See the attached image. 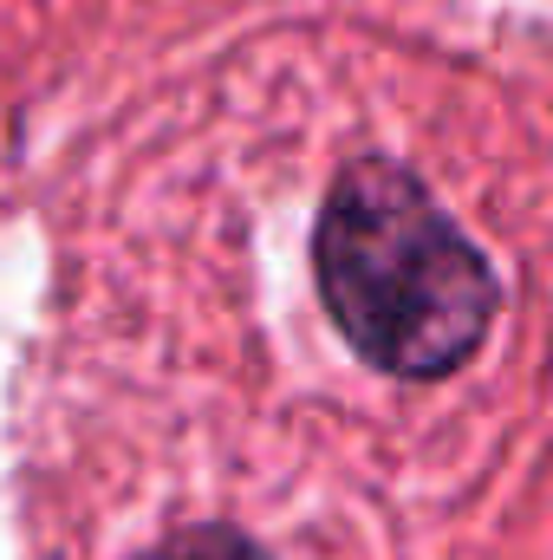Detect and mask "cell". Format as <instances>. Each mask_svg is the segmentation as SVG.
<instances>
[{
    "mask_svg": "<svg viewBox=\"0 0 553 560\" xmlns=\"http://www.w3.org/2000/svg\"><path fill=\"white\" fill-rule=\"evenodd\" d=\"M313 275L352 352L398 378L456 372L502 306V280L482 248L391 163L339 176L313 235Z\"/></svg>",
    "mask_w": 553,
    "mask_h": 560,
    "instance_id": "cell-1",
    "label": "cell"
},
{
    "mask_svg": "<svg viewBox=\"0 0 553 560\" xmlns=\"http://www.w3.org/2000/svg\"><path fill=\"white\" fill-rule=\"evenodd\" d=\"M143 560H268L255 541H242V535H228V528H202V535H183V541H163V548H150Z\"/></svg>",
    "mask_w": 553,
    "mask_h": 560,
    "instance_id": "cell-2",
    "label": "cell"
}]
</instances>
